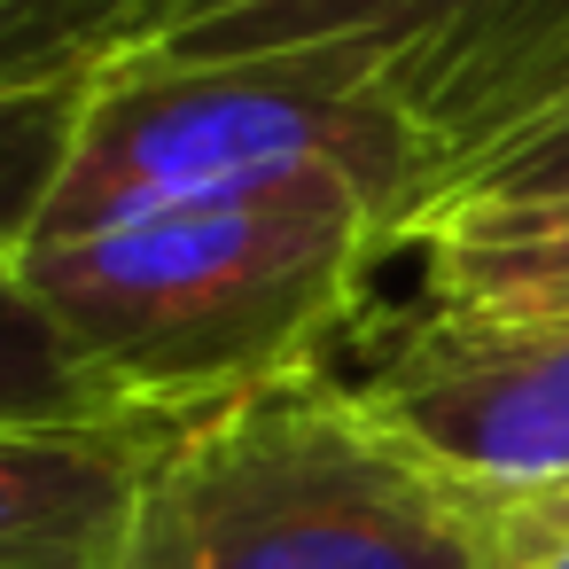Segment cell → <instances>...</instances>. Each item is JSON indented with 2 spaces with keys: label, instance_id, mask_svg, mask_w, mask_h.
Masks as SVG:
<instances>
[{
  "label": "cell",
  "instance_id": "cell-1",
  "mask_svg": "<svg viewBox=\"0 0 569 569\" xmlns=\"http://www.w3.org/2000/svg\"><path fill=\"white\" fill-rule=\"evenodd\" d=\"M382 250V203L359 188H289L24 242L17 273L71 367L118 413L180 421L320 367Z\"/></svg>",
  "mask_w": 569,
  "mask_h": 569
},
{
  "label": "cell",
  "instance_id": "cell-11",
  "mask_svg": "<svg viewBox=\"0 0 569 569\" xmlns=\"http://www.w3.org/2000/svg\"><path fill=\"white\" fill-rule=\"evenodd\" d=\"M561 180H569V102H561L553 118H538L522 141H507L460 196H530V188H561ZM445 203H452V196H445ZM421 219H429V211H421Z\"/></svg>",
  "mask_w": 569,
  "mask_h": 569
},
{
  "label": "cell",
  "instance_id": "cell-12",
  "mask_svg": "<svg viewBox=\"0 0 569 569\" xmlns=\"http://www.w3.org/2000/svg\"><path fill=\"white\" fill-rule=\"evenodd\" d=\"M491 507H499V530H507L499 569H569V491H553V499H491Z\"/></svg>",
  "mask_w": 569,
  "mask_h": 569
},
{
  "label": "cell",
  "instance_id": "cell-4",
  "mask_svg": "<svg viewBox=\"0 0 569 569\" xmlns=\"http://www.w3.org/2000/svg\"><path fill=\"white\" fill-rule=\"evenodd\" d=\"M359 390L429 468L483 499L569 491V328L421 312Z\"/></svg>",
  "mask_w": 569,
  "mask_h": 569
},
{
  "label": "cell",
  "instance_id": "cell-8",
  "mask_svg": "<svg viewBox=\"0 0 569 569\" xmlns=\"http://www.w3.org/2000/svg\"><path fill=\"white\" fill-rule=\"evenodd\" d=\"M149 0H0V94L102 79Z\"/></svg>",
  "mask_w": 569,
  "mask_h": 569
},
{
  "label": "cell",
  "instance_id": "cell-6",
  "mask_svg": "<svg viewBox=\"0 0 569 569\" xmlns=\"http://www.w3.org/2000/svg\"><path fill=\"white\" fill-rule=\"evenodd\" d=\"M164 421L0 429V569H118Z\"/></svg>",
  "mask_w": 569,
  "mask_h": 569
},
{
  "label": "cell",
  "instance_id": "cell-7",
  "mask_svg": "<svg viewBox=\"0 0 569 569\" xmlns=\"http://www.w3.org/2000/svg\"><path fill=\"white\" fill-rule=\"evenodd\" d=\"M421 258L429 312L569 328V180L530 196H452L398 234Z\"/></svg>",
  "mask_w": 569,
  "mask_h": 569
},
{
  "label": "cell",
  "instance_id": "cell-9",
  "mask_svg": "<svg viewBox=\"0 0 569 569\" xmlns=\"http://www.w3.org/2000/svg\"><path fill=\"white\" fill-rule=\"evenodd\" d=\"M48 421H118V406L71 367V351L56 343L17 273V242H0V429H48Z\"/></svg>",
  "mask_w": 569,
  "mask_h": 569
},
{
  "label": "cell",
  "instance_id": "cell-10",
  "mask_svg": "<svg viewBox=\"0 0 569 569\" xmlns=\"http://www.w3.org/2000/svg\"><path fill=\"white\" fill-rule=\"evenodd\" d=\"M87 94H94V79L40 87V94H0V242H17V250L32 242V227L48 211V188L71 157Z\"/></svg>",
  "mask_w": 569,
  "mask_h": 569
},
{
  "label": "cell",
  "instance_id": "cell-2",
  "mask_svg": "<svg viewBox=\"0 0 569 569\" xmlns=\"http://www.w3.org/2000/svg\"><path fill=\"white\" fill-rule=\"evenodd\" d=\"M499 507L429 468L359 382L273 375L164 421L118 569H499Z\"/></svg>",
  "mask_w": 569,
  "mask_h": 569
},
{
  "label": "cell",
  "instance_id": "cell-3",
  "mask_svg": "<svg viewBox=\"0 0 569 569\" xmlns=\"http://www.w3.org/2000/svg\"><path fill=\"white\" fill-rule=\"evenodd\" d=\"M289 188H359L390 219V250L421 211V149L382 94L375 48L102 71L32 242L172 203H242Z\"/></svg>",
  "mask_w": 569,
  "mask_h": 569
},
{
  "label": "cell",
  "instance_id": "cell-5",
  "mask_svg": "<svg viewBox=\"0 0 569 569\" xmlns=\"http://www.w3.org/2000/svg\"><path fill=\"white\" fill-rule=\"evenodd\" d=\"M382 94L421 149V211H437L569 102V0H445L382 56Z\"/></svg>",
  "mask_w": 569,
  "mask_h": 569
}]
</instances>
